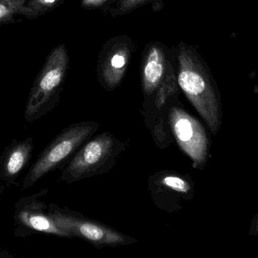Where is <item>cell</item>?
<instances>
[{"label":"cell","instance_id":"e0dca14e","mask_svg":"<svg viewBox=\"0 0 258 258\" xmlns=\"http://www.w3.org/2000/svg\"><path fill=\"white\" fill-rule=\"evenodd\" d=\"M5 189H6V188H5V186L2 184L1 181H0V194L3 193V192H4Z\"/></svg>","mask_w":258,"mask_h":258},{"label":"cell","instance_id":"277c9868","mask_svg":"<svg viewBox=\"0 0 258 258\" xmlns=\"http://www.w3.org/2000/svg\"><path fill=\"white\" fill-rule=\"evenodd\" d=\"M70 57L64 43L54 47L35 79L24 111L27 122L37 121L58 103L69 69Z\"/></svg>","mask_w":258,"mask_h":258},{"label":"cell","instance_id":"5b68a950","mask_svg":"<svg viewBox=\"0 0 258 258\" xmlns=\"http://www.w3.org/2000/svg\"><path fill=\"white\" fill-rule=\"evenodd\" d=\"M100 128L93 121L76 123L63 129L39 154L23 182L21 190L31 188L48 173L68 162L77 150Z\"/></svg>","mask_w":258,"mask_h":258},{"label":"cell","instance_id":"30bf717a","mask_svg":"<svg viewBox=\"0 0 258 258\" xmlns=\"http://www.w3.org/2000/svg\"><path fill=\"white\" fill-rule=\"evenodd\" d=\"M47 189H42L31 196L23 197L15 205V236L27 237L33 233H41L62 238L71 236L62 230L48 213V207L39 200L48 193Z\"/></svg>","mask_w":258,"mask_h":258},{"label":"cell","instance_id":"52a82bcc","mask_svg":"<svg viewBox=\"0 0 258 258\" xmlns=\"http://www.w3.org/2000/svg\"><path fill=\"white\" fill-rule=\"evenodd\" d=\"M170 128L180 149L192 160L196 169L203 171L210 156L211 142L204 126L185 110L180 100L170 108Z\"/></svg>","mask_w":258,"mask_h":258},{"label":"cell","instance_id":"ac0fdd59","mask_svg":"<svg viewBox=\"0 0 258 258\" xmlns=\"http://www.w3.org/2000/svg\"><path fill=\"white\" fill-rule=\"evenodd\" d=\"M257 94H258V91H257Z\"/></svg>","mask_w":258,"mask_h":258},{"label":"cell","instance_id":"7c38bea8","mask_svg":"<svg viewBox=\"0 0 258 258\" xmlns=\"http://www.w3.org/2000/svg\"><path fill=\"white\" fill-rule=\"evenodd\" d=\"M27 0H0V25L12 24L18 16L25 17Z\"/></svg>","mask_w":258,"mask_h":258},{"label":"cell","instance_id":"8992f818","mask_svg":"<svg viewBox=\"0 0 258 258\" xmlns=\"http://www.w3.org/2000/svg\"><path fill=\"white\" fill-rule=\"evenodd\" d=\"M48 213L71 238H80L98 248L125 246L138 242L135 238L76 211L50 204Z\"/></svg>","mask_w":258,"mask_h":258},{"label":"cell","instance_id":"3957f363","mask_svg":"<svg viewBox=\"0 0 258 258\" xmlns=\"http://www.w3.org/2000/svg\"><path fill=\"white\" fill-rule=\"evenodd\" d=\"M125 149L122 142L110 132H103L85 142L67 162L59 181L77 183L113 169Z\"/></svg>","mask_w":258,"mask_h":258},{"label":"cell","instance_id":"4fadbf2b","mask_svg":"<svg viewBox=\"0 0 258 258\" xmlns=\"http://www.w3.org/2000/svg\"><path fill=\"white\" fill-rule=\"evenodd\" d=\"M65 0H27L25 3L27 19L39 18L60 6Z\"/></svg>","mask_w":258,"mask_h":258},{"label":"cell","instance_id":"8fae6325","mask_svg":"<svg viewBox=\"0 0 258 258\" xmlns=\"http://www.w3.org/2000/svg\"><path fill=\"white\" fill-rule=\"evenodd\" d=\"M33 147V137L13 139L0 156V180L7 186H19L18 179L28 167Z\"/></svg>","mask_w":258,"mask_h":258},{"label":"cell","instance_id":"9c48e42d","mask_svg":"<svg viewBox=\"0 0 258 258\" xmlns=\"http://www.w3.org/2000/svg\"><path fill=\"white\" fill-rule=\"evenodd\" d=\"M135 50L136 43L127 35L113 36L104 44L98 55L97 76L104 90L111 92L119 87Z\"/></svg>","mask_w":258,"mask_h":258},{"label":"cell","instance_id":"9a60e30c","mask_svg":"<svg viewBox=\"0 0 258 258\" xmlns=\"http://www.w3.org/2000/svg\"><path fill=\"white\" fill-rule=\"evenodd\" d=\"M110 0H81L80 6L86 10H95L104 7Z\"/></svg>","mask_w":258,"mask_h":258},{"label":"cell","instance_id":"6da1fadb","mask_svg":"<svg viewBox=\"0 0 258 258\" xmlns=\"http://www.w3.org/2000/svg\"><path fill=\"white\" fill-rule=\"evenodd\" d=\"M140 77L144 95L141 112L163 118L180 95L175 47L169 48L159 41L149 42L141 56Z\"/></svg>","mask_w":258,"mask_h":258},{"label":"cell","instance_id":"ba28073f","mask_svg":"<svg viewBox=\"0 0 258 258\" xmlns=\"http://www.w3.org/2000/svg\"><path fill=\"white\" fill-rule=\"evenodd\" d=\"M147 184L154 205L168 213L183 210L195 195V186L190 176L173 170L152 174Z\"/></svg>","mask_w":258,"mask_h":258},{"label":"cell","instance_id":"7a4b0ae2","mask_svg":"<svg viewBox=\"0 0 258 258\" xmlns=\"http://www.w3.org/2000/svg\"><path fill=\"white\" fill-rule=\"evenodd\" d=\"M179 87L198 112L213 136L222 126L221 95L203 58L192 45L180 42L175 47Z\"/></svg>","mask_w":258,"mask_h":258},{"label":"cell","instance_id":"2e32d148","mask_svg":"<svg viewBox=\"0 0 258 258\" xmlns=\"http://www.w3.org/2000/svg\"><path fill=\"white\" fill-rule=\"evenodd\" d=\"M248 235L258 237V213L256 214L251 220Z\"/></svg>","mask_w":258,"mask_h":258},{"label":"cell","instance_id":"5bb4252c","mask_svg":"<svg viewBox=\"0 0 258 258\" xmlns=\"http://www.w3.org/2000/svg\"><path fill=\"white\" fill-rule=\"evenodd\" d=\"M153 0H116L108 8V13L110 16L118 17L128 15L131 12L152 3Z\"/></svg>","mask_w":258,"mask_h":258}]
</instances>
